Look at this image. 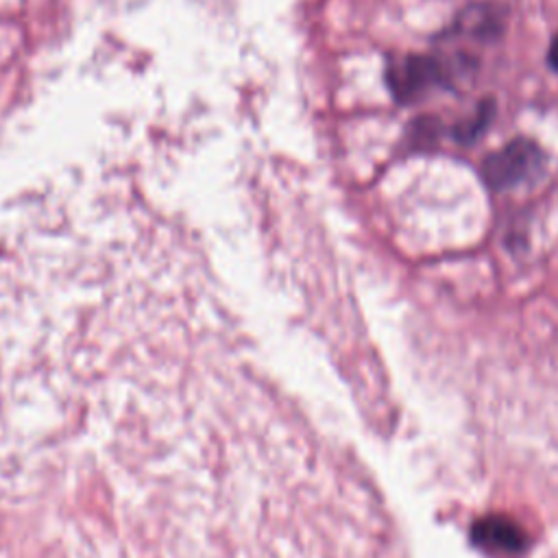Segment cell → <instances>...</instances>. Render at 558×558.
Masks as SVG:
<instances>
[{
  "instance_id": "277c9868",
  "label": "cell",
  "mask_w": 558,
  "mask_h": 558,
  "mask_svg": "<svg viewBox=\"0 0 558 558\" xmlns=\"http://www.w3.org/2000/svg\"><path fill=\"white\" fill-rule=\"evenodd\" d=\"M493 113H495L493 100H482V102L477 105L475 113H473L471 118H466L462 124H458V129H456L458 142H464V144L475 142V140L490 126Z\"/></svg>"
},
{
  "instance_id": "3957f363",
  "label": "cell",
  "mask_w": 558,
  "mask_h": 558,
  "mask_svg": "<svg viewBox=\"0 0 558 558\" xmlns=\"http://www.w3.org/2000/svg\"><path fill=\"white\" fill-rule=\"evenodd\" d=\"M471 541L482 551L499 558H517L527 549L525 532L506 517L480 519L471 527Z\"/></svg>"
},
{
  "instance_id": "7a4b0ae2",
  "label": "cell",
  "mask_w": 558,
  "mask_h": 558,
  "mask_svg": "<svg viewBox=\"0 0 558 558\" xmlns=\"http://www.w3.org/2000/svg\"><path fill=\"white\" fill-rule=\"evenodd\" d=\"M388 87L399 102H412L447 85L445 65L429 54H408L388 68Z\"/></svg>"
},
{
  "instance_id": "5b68a950",
  "label": "cell",
  "mask_w": 558,
  "mask_h": 558,
  "mask_svg": "<svg viewBox=\"0 0 558 558\" xmlns=\"http://www.w3.org/2000/svg\"><path fill=\"white\" fill-rule=\"evenodd\" d=\"M547 63L554 72H558V33L554 35L551 44H549V50H547Z\"/></svg>"
},
{
  "instance_id": "6da1fadb",
  "label": "cell",
  "mask_w": 558,
  "mask_h": 558,
  "mask_svg": "<svg viewBox=\"0 0 558 558\" xmlns=\"http://www.w3.org/2000/svg\"><path fill=\"white\" fill-rule=\"evenodd\" d=\"M545 168L543 148L525 137H514L506 146L493 150L480 166L484 183L495 190H512L541 177Z\"/></svg>"
}]
</instances>
